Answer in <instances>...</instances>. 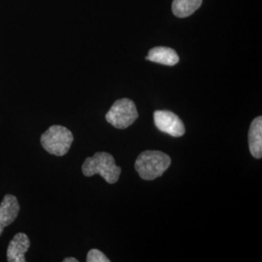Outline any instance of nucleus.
I'll use <instances>...</instances> for the list:
<instances>
[{"label": "nucleus", "mask_w": 262, "mask_h": 262, "mask_svg": "<svg viewBox=\"0 0 262 262\" xmlns=\"http://www.w3.org/2000/svg\"><path fill=\"white\" fill-rule=\"evenodd\" d=\"M82 171L85 177L100 175L107 183L115 184L120 178L122 169L116 164L112 155L99 151L84 160Z\"/></svg>", "instance_id": "f257e3e1"}, {"label": "nucleus", "mask_w": 262, "mask_h": 262, "mask_svg": "<svg viewBox=\"0 0 262 262\" xmlns=\"http://www.w3.org/2000/svg\"><path fill=\"white\" fill-rule=\"evenodd\" d=\"M170 165V157L160 150H145L135 161L136 171L141 178L146 181L159 178Z\"/></svg>", "instance_id": "f03ea898"}, {"label": "nucleus", "mask_w": 262, "mask_h": 262, "mask_svg": "<svg viewBox=\"0 0 262 262\" xmlns=\"http://www.w3.org/2000/svg\"><path fill=\"white\" fill-rule=\"evenodd\" d=\"M74 140L72 132L61 125H53L41 136V145L49 154L62 157L70 150Z\"/></svg>", "instance_id": "7ed1b4c3"}, {"label": "nucleus", "mask_w": 262, "mask_h": 262, "mask_svg": "<svg viewBox=\"0 0 262 262\" xmlns=\"http://www.w3.org/2000/svg\"><path fill=\"white\" fill-rule=\"evenodd\" d=\"M105 118L114 127L124 129L130 126L138 119V112L132 100L122 98L114 103Z\"/></svg>", "instance_id": "20e7f679"}, {"label": "nucleus", "mask_w": 262, "mask_h": 262, "mask_svg": "<svg viewBox=\"0 0 262 262\" xmlns=\"http://www.w3.org/2000/svg\"><path fill=\"white\" fill-rule=\"evenodd\" d=\"M154 121L158 129L173 137H181L185 134L186 128L178 116L170 111H156Z\"/></svg>", "instance_id": "39448f33"}, {"label": "nucleus", "mask_w": 262, "mask_h": 262, "mask_svg": "<svg viewBox=\"0 0 262 262\" xmlns=\"http://www.w3.org/2000/svg\"><path fill=\"white\" fill-rule=\"evenodd\" d=\"M19 204L17 197L7 194L0 204V235L4 228L15 222L19 215Z\"/></svg>", "instance_id": "423d86ee"}, {"label": "nucleus", "mask_w": 262, "mask_h": 262, "mask_svg": "<svg viewBox=\"0 0 262 262\" xmlns=\"http://www.w3.org/2000/svg\"><path fill=\"white\" fill-rule=\"evenodd\" d=\"M30 247L28 235L18 233L11 240L7 249V260L9 262H26L25 254Z\"/></svg>", "instance_id": "0eeeda50"}, {"label": "nucleus", "mask_w": 262, "mask_h": 262, "mask_svg": "<svg viewBox=\"0 0 262 262\" xmlns=\"http://www.w3.org/2000/svg\"><path fill=\"white\" fill-rule=\"evenodd\" d=\"M249 148L255 159L262 157V118L257 117L251 123L249 130Z\"/></svg>", "instance_id": "6e6552de"}, {"label": "nucleus", "mask_w": 262, "mask_h": 262, "mask_svg": "<svg viewBox=\"0 0 262 262\" xmlns=\"http://www.w3.org/2000/svg\"><path fill=\"white\" fill-rule=\"evenodd\" d=\"M146 59L163 66H174L179 62V56L171 48L156 47L150 50Z\"/></svg>", "instance_id": "1a4fd4ad"}, {"label": "nucleus", "mask_w": 262, "mask_h": 262, "mask_svg": "<svg viewBox=\"0 0 262 262\" xmlns=\"http://www.w3.org/2000/svg\"><path fill=\"white\" fill-rule=\"evenodd\" d=\"M202 4V0H173L172 12L178 18L192 15Z\"/></svg>", "instance_id": "9d476101"}, {"label": "nucleus", "mask_w": 262, "mask_h": 262, "mask_svg": "<svg viewBox=\"0 0 262 262\" xmlns=\"http://www.w3.org/2000/svg\"><path fill=\"white\" fill-rule=\"evenodd\" d=\"M86 261L88 262H109L110 259L99 250L93 249L91 250L86 255Z\"/></svg>", "instance_id": "9b49d317"}, {"label": "nucleus", "mask_w": 262, "mask_h": 262, "mask_svg": "<svg viewBox=\"0 0 262 262\" xmlns=\"http://www.w3.org/2000/svg\"><path fill=\"white\" fill-rule=\"evenodd\" d=\"M63 261H64V262H78V259H77V258H74V257H67V258H64V259H63Z\"/></svg>", "instance_id": "f8f14e48"}]
</instances>
